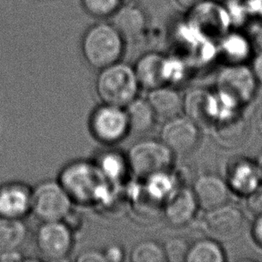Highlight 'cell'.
I'll return each instance as SVG.
<instances>
[{
    "instance_id": "6da1fadb",
    "label": "cell",
    "mask_w": 262,
    "mask_h": 262,
    "mask_svg": "<svg viewBox=\"0 0 262 262\" xmlns=\"http://www.w3.org/2000/svg\"><path fill=\"white\" fill-rule=\"evenodd\" d=\"M74 204L94 206L110 198L114 184H110L94 160H77L66 164L57 179Z\"/></svg>"
},
{
    "instance_id": "7a4b0ae2",
    "label": "cell",
    "mask_w": 262,
    "mask_h": 262,
    "mask_svg": "<svg viewBox=\"0 0 262 262\" xmlns=\"http://www.w3.org/2000/svg\"><path fill=\"white\" fill-rule=\"evenodd\" d=\"M125 39L112 23L99 21L82 36L81 50L87 64L97 70L122 60Z\"/></svg>"
},
{
    "instance_id": "3957f363",
    "label": "cell",
    "mask_w": 262,
    "mask_h": 262,
    "mask_svg": "<svg viewBox=\"0 0 262 262\" xmlns=\"http://www.w3.org/2000/svg\"><path fill=\"white\" fill-rule=\"evenodd\" d=\"M140 84L134 67L122 60L99 70L95 91L101 103L124 107L138 97Z\"/></svg>"
},
{
    "instance_id": "277c9868",
    "label": "cell",
    "mask_w": 262,
    "mask_h": 262,
    "mask_svg": "<svg viewBox=\"0 0 262 262\" xmlns=\"http://www.w3.org/2000/svg\"><path fill=\"white\" fill-rule=\"evenodd\" d=\"M126 157L131 174L142 181L151 174L172 169L176 160L160 139L140 140L130 147Z\"/></svg>"
},
{
    "instance_id": "5b68a950",
    "label": "cell",
    "mask_w": 262,
    "mask_h": 262,
    "mask_svg": "<svg viewBox=\"0 0 262 262\" xmlns=\"http://www.w3.org/2000/svg\"><path fill=\"white\" fill-rule=\"evenodd\" d=\"M74 202L57 180H44L32 187L31 214L40 222L64 221Z\"/></svg>"
},
{
    "instance_id": "8992f818",
    "label": "cell",
    "mask_w": 262,
    "mask_h": 262,
    "mask_svg": "<svg viewBox=\"0 0 262 262\" xmlns=\"http://www.w3.org/2000/svg\"><path fill=\"white\" fill-rule=\"evenodd\" d=\"M89 130L97 142L114 146L130 135L124 107L101 103L92 111L88 121Z\"/></svg>"
},
{
    "instance_id": "52a82bcc",
    "label": "cell",
    "mask_w": 262,
    "mask_h": 262,
    "mask_svg": "<svg viewBox=\"0 0 262 262\" xmlns=\"http://www.w3.org/2000/svg\"><path fill=\"white\" fill-rule=\"evenodd\" d=\"M34 243L42 259L50 261L64 260L73 252L74 231L64 221L41 222L36 230Z\"/></svg>"
},
{
    "instance_id": "ba28073f",
    "label": "cell",
    "mask_w": 262,
    "mask_h": 262,
    "mask_svg": "<svg viewBox=\"0 0 262 262\" xmlns=\"http://www.w3.org/2000/svg\"><path fill=\"white\" fill-rule=\"evenodd\" d=\"M258 82L252 68L243 64H227L216 77V90L224 92L240 106L246 105L255 96Z\"/></svg>"
},
{
    "instance_id": "9c48e42d",
    "label": "cell",
    "mask_w": 262,
    "mask_h": 262,
    "mask_svg": "<svg viewBox=\"0 0 262 262\" xmlns=\"http://www.w3.org/2000/svg\"><path fill=\"white\" fill-rule=\"evenodd\" d=\"M160 140L176 158L190 155L201 141L200 125L186 116H178L164 122Z\"/></svg>"
},
{
    "instance_id": "30bf717a",
    "label": "cell",
    "mask_w": 262,
    "mask_h": 262,
    "mask_svg": "<svg viewBox=\"0 0 262 262\" xmlns=\"http://www.w3.org/2000/svg\"><path fill=\"white\" fill-rule=\"evenodd\" d=\"M245 216L237 206L227 202L216 209L206 211L204 227L213 237L232 239L241 233Z\"/></svg>"
},
{
    "instance_id": "8fae6325",
    "label": "cell",
    "mask_w": 262,
    "mask_h": 262,
    "mask_svg": "<svg viewBox=\"0 0 262 262\" xmlns=\"http://www.w3.org/2000/svg\"><path fill=\"white\" fill-rule=\"evenodd\" d=\"M32 187L21 181L0 184V217L25 220L32 210Z\"/></svg>"
},
{
    "instance_id": "7c38bea8",
    "label": "cell",
    "mask_w": 262,
    "mask_h": 262,
    "mask_svg": "<svg viewBox=\"0 0 262 262\" xmlns=\"http://www.w3.org/2000/svg\"><path fill=\"white\" fill-rule=\"evenodd\" d=\"M167 223L174 227H184L191 223L199 208L191 188L179 186L163 204Z\"/></svg>"
},
{
    "instance_id": "4fadbf2b",
    "label": "cell",
    "mask_w": 262,
    "mask_h": 262,
    "mask_svg": "<svg viewBox=\"0 0 262 262\" xmlns=\"http://www.w3.org/2000/svg\"><path fill=\"white\" fill-rule=\"evenodd\" d=\"M199 208L209 211L229 202L230 189L222 177L215 174H204L195 180L191 187Z\"/></svg>"
},
{
    "instance_id": "5bb4252c",
    "label": "cell",
    "mask_w": 262,
    "mask_h": 262,
    "mask_svg": "<svg viewBox=\"0 0 262 262\" xmlns=\"http://www.w3.org/2000/svg\"><path fill=\"white\" fill-rule=\"evenodd\" d=\"M225 180L231 191L242 196H248L262 184L257 164L245 158H237L230 161Z\"/></svg>"
},
{
    "instance_id": "9a60e30c",
    "label": "cell",
    "mask_w": 262,
    "mask_h": 262,
    "mask_svg": "<svg viewBox=\"0 0 262 262\" xmlns=\"http://www.w3.org/2000/svg\"><path fill=\"white\" fill-rule=\"evenodd\" d=\"M167 56L159 52H148L139 57L134 69L141 89L150 91L167 85Z\"/></svg>"
},
{
    "instance_id": "2e32d148",
    "label": "cell",
    "mask_w": 262,
    "mask_h": 262,
    "mask_svg": "<svg viewBox=\"0 0 262 262\" xmlns=\"http://www.w3.org/2000/svg\"><path fill=\"white\" fill-rule=\"evenodd\" d=\"M112 25L118 30L125 41L138 39L145 32L147 15L138 4L124 3L111 17Z\"/></svg>"
},
{
    "instance_id": "e0dca14e",
    "label": "cell",
    "mask_w": 262,
    "mask_h": 262,
    "mask_svg": "<svg viewBox=\"0 0 262 262\" xmlns=\"http://www.w3.org/2000/svg\"><path fill=\"white\" fill-rule=\"evenodd\" d=\"M148 99L157 119L165 121L184 113V96L173 85H162L148 92Z\"/></svg>"
},
{
    "instance_id": "ac0fdd59",
    "label": "cell",
    "mask_w": 262,
    "mask_h": 262,
    "mask_svg": "<svg viewBox=\"0 0 262 262\" xmlns=\"http://www.w3.org/2000/svg\"><path fill=\"white\" fill-rule=\"evenodd\" d=\"M142 181L144 183L142 191L146 197L152 203L162 206L177 188L181 186L171 169L151 174Z\"/></svg>"
},
{
    "instance_id": "d6986e66",
    "label": "cell",
    "mask_w": 262,
    "mask_h": 262,
    "mask_svg": "<svg viewBox=\"0 0 262 262\" xmlns=\"http://www.w3.org/2000/svg\"><path fill=\"white\" fill-rule=\"evenodd\" d=\"M94 162L110 184H121L128 174H131L126 154L118 150H104L97 156Z\"/></svg>"
},
{
    "instance_id": "ffe728a7",
    "label": "cell",
    "mask_w": 262,
    "mask_h": 262,
    "mask_svg": "<svg viewBox=\"0 0 262 262\" xmlns=\"http://www.w3.org/2000/svg\"><path fill=\"white\" fill-rule=\"evenodd\" d=\"M124 110L127 116L130 134H146L154 127L158 120L147 99L137 97L124 106Z\"/></svg>"
},
{
    "instance_id": "44dd1931",
    "label": "cell",
    "mask_w": 262,
    "mask_h": 262,
    "mask_svg": "<svg viewBox=\"0 0 262 262\" xmlns=\"http://www.w3.org/2000/svg\"><path fill=\"white\" fill-rule=\"evenodd\" d=\"M28 235L25 220L0 217V252L21 251Z\"/></svg>"
},
{
    "instance_id": "7402d4cb",
    "label": "cell",
    "mask_w": 262,
    "mask_h": 262,
    "mask_svg": "<svg viewBox=\"0 0 262 262\" xmlns=\"http://www.w3.org/2000/svg\"><path fill=\"white\" fill-rule=\"evenodd\" d=\"M216 139L227 148L241 145L247 138L249 125L245 117L240 114L214 124Z\"/></svg>"
},
{
    "instance_id": "603a6c76",
    "label": "cell",
    "mask_w": 262,
    "mask_h": 262,
    "mask_svg": "<svg viewBox=\"0 0 262 262\" xmlns=\"http://www.w3.org/2000/svg\"><path fill=\"white\" fill-rule=\"evenodd\" d=\"M252 43L248 36L238 32L226 33L220 40V52L227 64H243L252 53Z\"/></svg>"
},
{
    "instance_id": "cb8c5ba5",
    "label": "cell",
    "mask_w": 262,
    "mask_h": 262,
    "mask_svg": "<svg viewBox=\"0 0 262 262\" xmlns=\"http://www.w3.org/2000/svg\"><path fill=\"white\" fill-rule=\"evenodd\" d=\"M209 97V92L205 90H193L184 96V116L199 125L210 124Z\"/></svg>"
},
{
    "instance_id": "d4e9b609",
    "label": "cell",
    "mask_w": 262,
    "mask_h": 262,
    "mask_svg": "<svg viewBox=\"0 0 262 262\" xmlns=\"http://www.w3.org/2000/svg\"><path fill=\"white\" fill-rule=\"evenodd\" d=\"M226 253L219 242L203 238L190 245L186 262H223Z\"/></svg>"
},
{
    "instance_id": "484cf974",
    "label": "cell",
    "mask_w": 262,
    "mask_h": 262,
    "mask_svg": "<svg viewBox=\"0 0 262 262\" xmlns=\"http://www.w3.org/2000/svg\"><path fill=\"white\" fill-rule=\"evenodd\" d=\"M129 259L133 262H165L163 245L154 240L139 242L132 249Z\"/></svg>"
},
{
    "instance_id": "4316f807",
    "label": "cell",
    "mask_w": 262,
    "mask_h": 262,
    "mask_svg": "<svg viewBox=\"0 0 262 262\" xmlns=\"http://www.w3.org/2000/svg\"><path fill=\"white\" fill-rule=\"evenodd\" d=\"M82 7L86 13L98 19L111 18L124 0H81Z\"/></svg>"
},
{
    "instance_id": "83f0119b",
    "label": "cell",
    "mask_w": 262,
    "mask_h": 262,
    "mask_svg": "<svg viewBox=\"0 0 262 262\" xmlns=\"http://www.w3.org/2000/svg\"><path fill=\"white\" fill-rule=\"evenodd\" d=\"M190 245L183 237L169 238L164 244L166 260L168 262H186Z\"/></svg>"
},
{
    "instance_id": "f1b7e54d",
    "label": "cell",
    "mask_w": 262,
    "mask_h": 262,
    "mask_svg": "<svg viewBox=\"0 0 262 262\" xmlns=\"http://www.w3.org/2000/svg\"><path fill=\"white\" fill-rule=\"evenodd\" d=\"M246 197L249 210L255 216L262 214V184Z\"/></svg>"
},
{
    "instance_id": "f546056e",
    "label": "cell",
    "mask_w": 262,
    "mask_h": 262,
    "mask_svg": "<svg viewBox=\"0 0 262 262\" xmlns=\"http://www.w3.org/2000/svg\"><path fill=\"white\" fill-rule=\"evenodd\" d=\"M102 252L106 262L123 261L125 257L124 248L117 244H111V245H107Z\"/></svg>"
},
{
    "instance_id": "4dcf8cb0",
    "label": "cell",
    "mask_w": 262,
    "mask_h": 262,
    "mask_svg": "<svg viewBox=\"0 0 262 262\" xmlns=\"http://www.w3.org/2000/svg\"><path fill=\"white\" fill-rule=\"evenodd\" d=\"M248 38L252 43V49L255 50L256 52L262 51V21L251 26Z\"/></svg>"
},
{
    "instance_id": "1f68e13d",
    "label": "cell",
    "mask_w": 262,
    "mask_h": 262,
    "mask_svg": "<svg viewBox=\"0 0 262 262\" xmlns=\"http://www.w3.org/2000/svg\"><path fill=\"white\" fill-rule=\"evenodd\" d=\"M78 262H106L102 251L97 249H87L79 253L75 259Z\"/></svg>"
},
{
    "instance_id": "d6a6232c",
    "label": "cell",
    "mask_w": 262,
    "mask_h": 262,
    "mask_svg": "<svg viewBox=\"0 0 262 262\" xmlns=\"http://www.w3.org/2000/svg\"><path fill=\"white\" fill-rule=\"evenodd\" d=\"M251 68H252L253 75L255 76L258 84L262 85V51L257 52Z\"/></svg>"
},
{
    "instance_id": "836d02e7",
    "label": "cell",
    "mask_w": 262,
    "mask_h": 262,
    "mask_svg": "<svg viewBox=\"0 0 262 262\" xmlns=\"http://www.w3.org/2000/svg\"><path fill=\"white\" fill-rule=\"evenodd\" d=\"M252 235L257 245L262 247V214L256 216L252 228Z\"/></svg>"
},
{
    "instance_id": "e575fe53",
    "label": "cell",
    "mask_w": 262,
    "mask_h": 262,
    "mask_svg": "<svg viewBox=\"0 0 262 262\" xmlns=\"http://www.w3.org/2000/svg\"><path fill=\"white\" fill-rule=\"evenodd\" d=\"M24 260V255L21 251H9L0 252V261L13 262Z\"/></svg>"
},
{
    "instance_id": "d590c367",
    "label": "cell",
    "mask_w": 262,
    "mask_h": 262,
    "mask_svg": "<svg viewBox=\"0 0 262 262\" xmlns=\"http://www.w3.org/2000/svg\"><path fill=\"white\" fill-rule=\"evenodd\" d=\"M174 1L179 7H183L184 9H192L199 6L200 4L205 2L206 0H174Z\"/></svg>"
},
{
    "instance_id": "8d00e7d4",
    "label": "cell",
    "mask_w": 262,
    "mask_h": 262,
    "mask_svg": "<svg viewBox=\"0 0 262 262\" xmlns=\"http://www.w3.org/2000/svg\"><path fill=\"white\" fill-rule=\"evenodd\" d=\"M257 166L259 167V173H260V176H261L262 179V151L259 154V158H258V160H257Z\"/></svg>"
},
{
    "instance_id": "74e56055",
    "label": "cell",
    "mask_w": 262,
    "mask_h": 262,
    "mask_svg": "<svg viewBox=\"0 0 262 262\" xmlns=\"http://www.w3.org/2000/svg\"><path fill=\"white\" fill-rule=\"evenodd\" d=\"M261 122H262V112H261Z\"/></svg>"
}]
</instances>
